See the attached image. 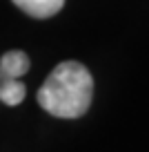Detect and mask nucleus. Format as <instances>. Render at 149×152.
<instances>
[{"mask_svg":"<svg viewBox=\"0 0 149 152\" xmlns=\"http://www.w3.org/2000/svg\"><path fill=\"white\" fill-rule=\"evenodd\" d=\"M29 56L20 49H11L0 56V101L5 105L16 107L25 101L27 87L20 76L29 72Z\"/></svg>","mask_w":149,"mask_h":152,"instance_id":"2","label":"nucleus"},{"mask_svg":"<svg viewBox=\"0 0 149 152\" xmlns=\"http://www.w3.org/2000/svg\"><path fill=\"white\" fill-rule=\"evenodd\" d=\"M93 99L91 72L78 61L58 63L38 90V105L58 119H78Z\"/></svg>","mask_w":149,"mask_h":152,"instance_id":"1","label":"nucleus"},{"mask_svg":"<svg viewBox=\"0 0 149 152\" xmlns=\"http://www.w3.org/2000/svg\"><path fill=\"white\" fill-rule=\"evenodd\" d=\"M14 5L31 18H51L65 7V0H14Z\"/></svg>","mask_w":149,"mask_h":152,"instance_id":"3","label":"nucleus"}]
</instances>
